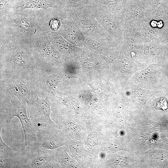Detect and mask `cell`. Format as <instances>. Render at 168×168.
Returning <instances> with one entry per match:
<instances>
[{
	"instance_id": "6da1fadb",
	"label": "cell",
	"mask_w": 168,
	"mask_h": 168,
	"mask_svg": "<svg viewBox=\"0 0 168 168\" xmlns=\"http://www.w3.org/2000/svg\"><path fill=\"white\" fill-rule=\"evenodd\" d=\"M26 103L19 101H11L8 110L3 114H1L0 126L9 124L13 117L18 118L20 121L25 136L24 151L26 152L35 140L36 132L33 126L31 119L28 117Z\"/></svg>"
},
{
	"instance_id": "7a4b0ae2",
	"label": "cell",
	"mask_w": 168,
	"mask_h": 168,
	"mask_svg": "<svg viewBox=\"0 0 168 168\" xmlns=\"http://www.w3.org/2000/svg\"><path fill=\"white\" fill-rule=\"evenodd\" d=\"M68 14L69 18L85 37L108 39V34L96 19L89 8H77L71 10Z\"/></svg>"
},
{
	"instance_id": "3957f363",
	"label": "cell",
	"mask_w": 168,
	"mask_h": 168,
	"mask_svg": "<svg viewBox=\"0 0 168 168\" xmlns=\"http://www.w3.org/2000/svg\"><path fill=\"white\" fill-rule=\"evenodd\" d=\"M54 151L30 148L27 151L24 168H45L53 159Z\"/></svg>"
},
{
	"instance_id": "277c9868",
	"label": "cell",
	"mask_w": 168,
	"mask_h": 168,
	"mask_svg": "<svg viewBox=\"0 0 168 168\" xmlns=\"http://www.w3.org/2000/svg\"><path fill=\"white\" fill-rule=\"evenodd\" d=\"M57 128L56 126L37 132L35 140L29 148L54 151L62 146V145L58 143L56 140L55 133Z\"/></svg>"
},
{
	"instance_id": "5b68a950",
	"label": "cell",
	"mask_w": 168,
	"mask_h": 168,
	"mask_svg": "<svg viewBox=\"0 0 168 168\" xmlns=\"http://www.w3.org/2000/svg\"><path fill=\"white\" fill-rule=\"evenodd\" d=\"M96 19L108 34H111L116 37L120 35L118 24L106 9L102 7L89 8Z\"/></svg>"
},
{
	"instance_id": "8992f818",
	"label": "cell",
	"mask_w": 168,
	"mask_h": 168,
	"mask_svg": "<svg viewBox=\"0 0 168 168\" xmlns=\"http://www.w3.org/2000/svg\"><path fill=\"white\" fill-rule=\"evenodd\" d=\"M64 24L61 30L63 35L75 46H84L85 36L75 23L69 18Z\"/></svg>"
},
{
	"instance_id": "52a82bcc",
	"label": "cell",
	"mask_w": 168,
	"mask_h": 168,
	"mask_svg": "<svg viewBox=\"0 0 168 168\" xmlns=\"http://www.w3.org/2000/svg\"><path fill=\"white\" fill-rule=\"evenodd\" d=\"M26 154L15 157L0 159V168H24Z\"/></svg>"
},
{
	"instance_id": "ba28073f",
	"label": "cell",
	"mask_w": 168,
	"mask_h": 168,
	"mask_svg": "<svg viewBox=\"0 0 168 168\" xmlns=\"http://www.w3.org/2000/svg\"><path fill=\"white\" fill-rule=\"evenodd\" d=\"M54 42L56 46L60 50L67 53L77 54L80 51V49L77 46H73L61 36L56 37L54 39Z\"/></svg>"
},
{
	"instance_id": "9c48e42d",
	"label": "cell",
	"mask_w": 168,
	"mask_h": 168,
	"mask_svg": "<svg viewBox=\"0 0 168 168\" xmlns=\"http://www.w3.org/2000/svg\"><path fill=\"white\" fill-rule=\"evenodd\" d=\"M3 126H0V159L15 157L21 155L19 152L8 146L2 139L1 131Z\"/></svg>"
},
{
	"instance_id": "30bf717a",
	"label": "cell",
	"mask_w": 168,
	"mask_h": 168,
	"mask_svg": "<svg viewBox=\"0 0 168 168\" xmlns=\"http://www.w3.org/2000/svg\"><path fill=\"white\" fill-rule=\"evenodd\" d=\"M13 94L21 101L29 104L30 96L28 90L25 85L23 84H16L13 87Z\"/></svg>"
},
{
	"instance_id": "8fae6325",
	"label": "cell",
	"mask_w": 168,
	"mask_h": 168,
	"mask_svg": "<svg viewBox=\"0 0 168 168\" xmlns=\"http://www.w3.org/2000/svg\"><path fill=\"white\" fill-rule=\"evenodd\" d=\"M153 104L154 108L157 110L165 111L168 108L167 99L164 97L155 99Z\"/></svg>"
},
{
	"instance_id": "7c38bea8",
	"label": "cell",
	"mask_w": 168,
	"mask_h": 168,
	"mask_svg": "<svg viewBox=\"0 0 168 168\" xmlns=\"http://www.w3.org/2000/svg\"><path fill=\"white\" fill-rule=\"evenodd\" d=\"M61 21L59 20L54 19L51 21L50 26L52 30L54 31H56L58 30L61 26Z\"/></svg>"
},
{
	"instance_id": "4fadbf2b",
	"label": "cell",
	"mask_w": 168,
	"mask_h": 168,
	"mask_svg": "<svg viewBox=\"0 0 168 168\" xmlns=\"http://www.w3.org/2000/svg\"><path fill=\"white\" fill-rule=\"evenodd\" d=\"M58 167L55 162V160L53 159L49 162L46 166L45 168H58Z\"/></svg>"
}]
</instances>
